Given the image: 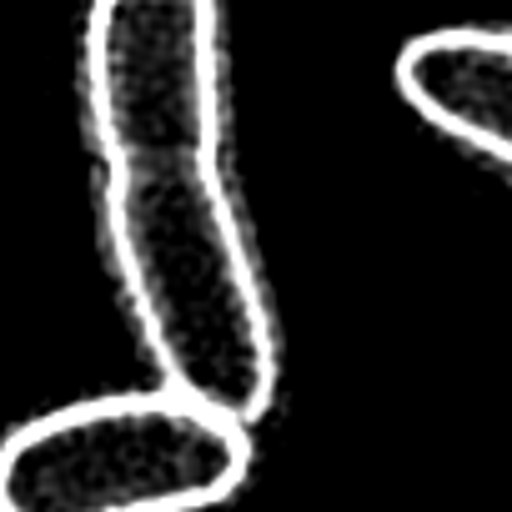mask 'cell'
I'll return each mask as SVG.
<instances>
[{"label": "cell", "mask_w": 512, "mask_h": 512, "mask_svg": "<svg viewBox=\"0 0 512 512\" xmlns=\"http://www.w3.org/2000/svg\"><path fill=\"white\" fill-rule=\"evenodd\" d=\"M251 472V427L166 382L86 397L0 442V512H206Z\"/></svg>", "instance_id": "2"}, {"label": "cell", "mask_w": 512, "mask_h": 512, "mask_svg": "<svg viewBox=\"0 0 512 512\" xmlns=\"http://www.w3.org/2000/svg\"><path fill=\"white\" fill-rule=\"evenodd\" d=\"M407 106L457 146L512 171V31H422L397 56Z\"/></svg>", "instance_id": "3"}, {"label": "cell", "mask_w": 512, "mask_h": 512, "mask_svg": "<svg viewBox=\"0 0 512 512\" xmlns=\"http://www.w3.org/2000/svg\"><path fill=\"white\" fill-rule=\"evenodd\" d=\"M96 166L111 272L146 357L171 392L251 427L277 397V332L221 146H136Z\"/></svg>", "instance_id": "1"}]
</instances>
